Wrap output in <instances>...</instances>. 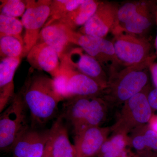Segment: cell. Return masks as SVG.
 Instances as JSON below:
<instances>
[{
    "label": "cell",
    "instance_id": "cell-30",
    "mask_svg": "<svg viewBox=\"0 0 157 157\" xmlns=\"http://www.w3.org/2000/svg\"><path fill=\"white\" fill-rule=\"evenodd\" d=\"M155 23L157 26V1H155ZM155 48L156 56L157 57V32L156 36L155 39Z\"/></svg>",
    "mask_w": 157,
    "mask_h": 157
},
{
    "label": "cell",
    "instance_id": "cell-27",
    "mask_svg": "<svg viewBox=\"0 0 157 157\" xmlns=\"http://www.w3.org/2000/svg\"><path fill=\"white\" fill-rule=\"evenodd\" d=\"M149 69L155 87L157 88V62L154 61L151 63L149 67Z\"/></svg>",
    "mask_w": 157,
    "mask_h": 157
},
{
    "label": "cell",
    "instance_id": "cell-12",
    "mask_svg": "<svg viewBox=\"0 0 157 157\" xmlns=\"http://www.w3.org/2000/svg\"><path fill=\"white\" fill-rule=\"evenodd\" d=\"M64 56L78 72L94 80L104 90L107 87L109 80L107 73L100 63L82 48H73Z\"/></svg>",
    "mask_w": 157,
    "mask_h": 157
},
{
    "label": "cell",
    "instance_id": "cell-4",
    "mask_svg": "<svg viewBox=\"0 0 157 157\" xmlns=\"http://www.w3.org/2000/svg\"><path fill=\"white\" fill-rule=\"evenodd\" d=\"M155 1L140 0L119 5L117 27L113 35L123 32L145 37L155 23Z\"/></svg>",
    "mask_w": 157,
    "mask_h": 157
},
{
    "label": "cell",
    "instance_id": "cell-22",
    "mask_svg": "<svg viewBox=\"0 0 157 157\" xmlns=\"http://www.w3.org/2000/svg\"><path fill=\"white\" fill-rule=\"evenodd\" d=\"M24 52V43L13 36L0 37L1 59L4 58L22 57Z\"/></svg>",
    "mask_w": 157,
    "mask_h": 157
},
{
    "label": "cell",
    "instance_id": "cell-8",
    "mask_svg": "<svg viewBox=\"0 0 157 157\" xmlns=\"http://www.w3.org/2000/svg\"><path fill=\"white\" fill-rule=\"evenodd\" d=\"M149 90L147 88L124 103L117 120L110 127L111 132L128 135L136 128L148 123L153 115L147 99Z\"/></svg>",
    "mask_w": 157,
    "mask_h": 157
},
{
    "label": "cell",
    "instance_id": "cell-15",
    "mask_svg": "<svg viewBox=\"0 0 157 157\" xmlns=\"http://www.w3.org/2000/svg\"><path fill=\"white\" fill-rule=\"evenodd\" d=\"M33 69L45 71L53 78L60 74L61 61L58 54L45 43H36L26 56Z\"/></svg>",
    "mask_w": 157,
    "mask_h": 157
},
{
    "label": "cell",
    "instance_id": "cell-6",
    "mask_svg": "<svg viewBox=\"0 0 157 157\" xmlns=\"http://www.w3.org/2000/svg\"><path fill=\"white\" fill-rule=\"evenodd\" d=\"M66 27V33L70 44L80 47L93 57L104 68L109 76L122 69L117 60L112 42L105 38L80 33Z\"/></svg>",
    "mask_w": 157,
    "mask_h": 157
},
{
    "label": "cell",
    "instance_id": "cell-20",
    "mask_svg": "<svg viewBox=\"0 0 157 157\" xmlns=\"http://www.w3.org/2000/svg\"><path fill=\"white\" fill-rule=\"evenodd\" d=\"M130 146L128 135L113 133L102 145L96 157H132L133 154L127 149Z\"/></svg>",
    "mask_w": 157,
    "mask_h": 157
},
{
    "label": "cell",
    "instance_id": "cell-18",
    "mask_svg": "<svg viewBox=\"0 0 157 157\" xmlns=\"http://www.w3.org/2000/svg\"><path fill=\"white\" fill-rule=\"evenodd\" d=\"M38 43H45L52 47L58 54L60 60L67 53L66 50L70 44L65 25L58 21L44 26L39 33Z\"/></svg>",
    "mask_w": 157,
    "mask_h": 157
},
{
    "label": "cell",
    "instance_id": "cell-10",
    "mask_svg": "<svg viewBox=\"0 0 157 157\" xmlns=\"http://www.w3.org/2000/svg\"><path fill=\"white\" fill-rule=\"evenodd\" d=\"M51 4L50 0L26 1V10L21 21L25 29L23 56L36 44L41 30L50 17Z\"/></svg>",
    "mask_w": 157,
    "mask_h": 157
},
{
    "label": "cell",
    "instance_id": "cell-28",
    "mask_svg": "<svg viewBox=\"0 0 157 157\" xmlns=\"http://www.w3.org/2000/svg\"><path fill=\"white\" fill-rule=\"evenodd\" d=\"M149 127L157 133V115H153L148 123Z\"/></svg>",
    "mask_w": 157,
    "mask_h": 157
},
{
    "label": "cell",
    "instance_id": "cell-3",
    "mask_svg": "<svg viewBox=\"0 0 157 157\" xmlns=\"http://www.w3.org/2000/svg\"><path fill=\"white\" fill-rule=\"evenodd\" d=\"M101 97H75L66 100L61 116L73 127V133L91 127L100 126L107 111Z\"/></svg>",
    "mask_w": 157,
    "mask_h": 157
},
{
    "label": "cell",
    "instance_id": "cell-17",
    "mask_svg": "<svg viewBox=\"0 0 157 157\" xmlns=\"http://www.w3.org/2000/svg\"><path fill=\"white\" fill-rule=\"evenodd\" d=\"M22 57H7L0 62V112L10 104L15 96L14 77Z\"/></svg>",
    "mask_w": 157,
    "mask_h": 157
},
{
    "label": "cell",
    "instance_id": "cell-2",
    "mask_svg": "<svg viewBox=\"0 0 157 157\" xmlns=\"http://www.w3.org/2000/svg\"><path fill=\"white\" fill-rule=\"evenodd\" d=\"M156 58L154 55L141 63L123 68L109 76L101 97L107 103L118 105L148 88L149 67Z\"/></svg>",
    "mask_w": 157,
    "mask_h": 157
},
{
    "label": "cell",
    "instance_id": "cell-5",
    "mask_svg": "<svg viewBox=\"0 0 157 157\" xmlns=\"http://www.w3.org/2000/svg\"><path fill=\"white\" fill-rule=\"evenodd\" d=\"M20 92L15 95L9 105L0 116V150L12 151L14 144L29 128L26 109Z\"/></svg>",
    "mask_w": 157,
    "mask_h": 157
},
{
    "label": "cell",
    "instance_id": "cell-25",
    "mask_svg": "<svg viewBox=\"0 0 157 157\" xmlns=\"http://www.w3.org/2000/svg\"><path fill=\"white\" fill-rule=\"evenodd\" d=\"M141 130L147 150L157 151V133L151 130L148 125L142 126Z\"/></svg>",
    "mask_w": 157,
    "mask_h": 157
},
{
    "label": "cell",
    "instance_id": "cell-9",
    "mask_svg": "<svg viewBox=\"0 0 157 157\" xmlns=\"http://www.w3.org/2000/svg\"><path fill=\"white\" fill-rule=\"evenodd\" d=\"M111 41L116 56L123 67L141 63L155 54L146 37L119 32L113 35Z\"/></svg>",
    "mask_w": 157,
    "mask_h": 157
},
{
    "label": "cell",
    "instance_id": "cell-16",
    "mask_svg": "<svg viewBox=\"0 0 157 157\" xmlns=\"http://www.w3.org/2000/svg\"><path fill=\"white\" fill-rule=\"evenodd\" d=\"M49 136V130L37 131L29 128L14 144L13 157H42Z\"/></svg>",
    "mask_w": 157,
    "mask_h": 157
},
{
    "label": "cell",
    "instance_id": "cell-11",
    "mask_svg": "<svg viewBox=\"0 0 157 157\" xmlns=\"http://www.w3.org/2000/svg\"><path fill=\"white\" fill-rule=\"evenodd\" d=\"M118 7L116 3L100 2L94 14L77 32L103 38L109 33H113L117 27Z\"/></svg>",
    "mask_w": 157,
    "mask_h": 157
},
{
    "label": "cell",
    "instance_id": "cell-24",
    "mask_svg": "<svg viewBox=\"0 0 157 157\" xmlns=\"http://www.w3.org/2000/svg\"><path fill=\"white\" fill-rule=\"evenodd\" d=\"M1 14L17 17L23 16L26 10V1L1 0Z\"/></svg>",
    "mask_w": 157,
    "mask_h": 157
},
{
    "label": "cell",
    "instance_id": "cell-31",
    "mask_svg": "<svg viewBox=\"0 0 157 157\" xmlns=\"http://www.w3.org/2000/svg\"><path fill=\"white\" fill-rule=\"evenodd\" d=\"M132 157H138V156H137V155H133V156H132Z\"/></svg>",
    "mask_w": 157,
    "mask_h": 157
},
{
    "label": "cell",
    "instance_id": "cell-7",
    "mask_svg": "<svg viewBox=\"0 0 157 157\" xmlns=\"http://www.w3.org/2000/svg\"><path fill=\"white\" fill-rule=\"evenodd\" d=\"M60 61V74L53 79L65 100L75 97L102 96L104 89L96 81L76 70L64 56Z\"/></svg>",
    "mask_w": 157,
    "mask_h": 157
},
{
    "label": "cell",
    "instance_id": "cell-21",
    "mask_svg": "<svg viewBox=\"0 0 157 157\" xmlns=\"http://www.w3.org/2000/svg\"><path fill=\"white\" fill-rule=\"evenodd\" d=\"M85 0H53L51 4L50 16L45 25L60 20L81 5Z\"/></svg>",
    "mask_w": 157,
    "mask_h": 157
},
{
    "label": "cell",
    "instance_id": "cell-19",
    "mask_svg": "<svg viewBox=\"0 0 157 157\" xmlns=\"http://www.w3.org/2000/svg\"><path fill=\"white\" fill-rule=\"evenodd\" d=\"M100 2L94 0H85L81 5L60 20L64 25L76 31L84 25L98 9Z\"/></svg>",
    "mask_w": 157,
    "mask_h": 157
},
{
    "label": "cell",
    "instance_id": "cell-14",
    "mask_svg": "<svg viewBox=\"0 0 157 157\" xmlns=\"http://www.w3.org/2000/svg\"><path fill=\"white\" fill-rule=\"evenodd\" d=\"M64 120L60 115L49 129V137L42 157H77Z\"/></svg>",
    "mask_w": 157,
    "mask_h": 157
},
{
    "label": "cell",
    "instance_id": "cell-23",
    "mask_svg": "<svg viewBox=\"0 0 157 157\" xmlns=\"http://www.w3.org/2000/svg\"><path fill=\"white\" fill-rule=\"evenodd\" d=\"M23 27L21 21L16 17L0 14V37L13 36L24 42L21 36Z\"/></svg>",
    "mask_w": 157,
    "mask_h": 157
},
{
    "label": "cell",
    "instance_id": "cell-13",
    "mask_svg": "<svg viewBox=\"0 0 157 157\" xmlns=\"http://www.w3.org/2000/svg\"><path fill=\"white\" fill-rule=\"evenodd\" d=\"M110 128L91 127L74 133V144L77 157H96L108 138Z\"/></svg>",
    "mask_w": 157,
    "mask_h": 157
},
{
    "label": "cell",
    "instance_id": "cell-1",
    "mask_svg": "<svg viewBox=\"0 0 157 157\" xmlns=\"http://www.w3.org/2000/svg\"><path fill=\"white\" fill-rule=\"evenodd\" d=\"M19 92L30 113L33 124L39 125L52 119L59 103L65 101L53 78L42 74H30Z\"/></svg>",
    "mask_w": 157,
    "mask_h": 157
},
{
    "label": "cell",
    "instance_id": "cell-29",
    "mask_svg": "<svg viewBox=\"0 0 157 157\" xmlns=\"http://www.w3.org/2000/svg\"><path fill=\"white\" fill-rule=\"evenodd\" d=\"M138 157H157V153L153 152L150 150H145L138 152Z\"/></svg>",
    "mask_w": 157,
    "mask_h": 157
},
{
    "label": "cell",
    "instance_id": "cell-26",
    "mask_svg": "<svg viewBox=\"0 0 157 157\" xmlns=\"http://www.w3.org/2000/svg\"><path fill=\"white\" fill-rule=\"evenodd\" d=\"M147 99L152 109L157 110V88L149 90Z\"/></svg>",
    "mask_w": 157,
    "mask_h": 157
}]
</instances>
